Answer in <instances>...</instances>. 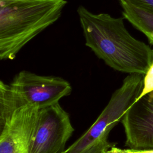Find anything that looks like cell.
Wrapping results in <instances>:
<instances>
[{"label":"cell","mask_w":153,"mask_h":153,"mask_svg":"<svg viewBox=\"0 0 153 153\" xmlns=\"http://www.w3.org/2000/svg\"><path fill=\"white\" fill-rule=\"evenodd\" d=\"M109 133V131H106L103 133L96 141L80 153H108V151L115 145L114 143L108 140Z\"/></svg>","instance_id":"obj_9"},{"label":"cell","mask_w":153,"mask_h":153,"mask_svg":"<svg viewBox=\"0 0 153 153\" xmlns=\"http://www.w3.org/2000/svg\"><path fill=\"white\" fill-rule=\"evenodd\" d=\"M123 17L142 32L153 45V12L127 0H120Z\"/></svg>","instance_id":"obj_8"},{"label":"cell","mask_w":153,"mask_h":153,"mask_svg":"<svg viewBox=\"0 0 153 153\" xmlns=\"http://www.w3.org/2000/svg\"><path fill=\"white\" fill-rule=\"evenodd\" d=\"M74 131L68 113L59 103L39 109L30 153H65Z\"/></svg>","instance_id":"obj_6"},{"label":"cell","mask_w":153,"mask_h":153,"mask_svg":"<svg viewBox=\"0 0 153 153\" xmlns=\"http://www.w3.org/2000/svg\"><path fill=\"white\" fill-rule=\"evenodd\" d=\"M144 75L137 74L127 75L121 87L112 94L108 103L93 124L67 148L65 153H80L103 133L110 132L140 94Z\"/></svg>","instance_id":"obj_4"},{"label":"cell","mask_w":153,"mask_h":153,"mask_svg":"<svg viewBox=\"0 0 153 153\" xmlns=\"http://www.w3.org/2000/svg\"><path fill=\"white\" fill-rule=\"evenodd\" d=\"M39 109L20 105L0 86V153H30Z\"/></svg>","instance_id":"obj_3"},{"label":"cell","mask_w":153,"mask_h":153,"mask_svg":"<svg viewBox=\"0 0 153 153\" xmlns=\"http://www.w3.org/2000/svg\"><path fill=\"white\" fill-rule=\"evenodd\" d=\"M66 0H0V59L20 50L60 17Z\"/></svg>","instance_id":"obj_2"},{"label":"cell","mask_w":153,"mask_h":153,"mask_svg":"<svg viewBox=\"0 0 153 153\" xmlns=\"http://www.w3.org/2000/svg\"><path fill=\"white\" fill-rule=\"evenodd\" d=\"M152 91H153V62L151 63L149 69L144 75L143 89L140 94L136 101Z\"/></svg>","instance_id":"obj_10"},{"label":"cell","mask_w":153,"mask_h":153,"mask_svg":"<svg viewBox=\"0 0 153 153\" xmlns=\"http://www.w3.org/2000/svg\"><path fill=\"white\" fill-rule=\"evenodd\" d=\"M9 87L22 105H30L39 110L59 103L72 90L71 84L61 77L39 75L25 70L15 75Z\"/></svg>","instance_id":"obj_5"},{"label":"cell","mask_w":153,"mask_h":153,"mask_svg":"<svg viewBox=\"0 0 153 153\" xmlns=\"http://www.w3.org/2000/svg\"><path fill=\"white\" fill-rule=\"evenodd\" d=\"M121 121L126 146L133 149H153V91L134 102Z\"/></svg>","instance_id":"obj_7"},{"label":"cell","mask_w":153,"mask_h":153,"mask_svg":"<svg viewBox=\"0 0 153 153\" xmlns=\"http://www.w3.org/2000/svg\"><path fill=\"white\" fill-rule=\"evenodd\" d=\"M153 12V0H127Z\"/></svg>","instance_id":"obj_11"},{"label":"cell","mask_w":153,"mask_h":153,"mask_svg":"<svg viewBox=\"0 0 153 153\" xmlns=\"http://www.w3.org/2000/svg\"><path fill=\"white\" fill-rule=\"evenodd\" d=\"M77 13L85 44L99 59L115 71L145 75L153 62V49L130 35L124 17L94 14L81 5Z\"/></svg>","instance_id":"obj_1"}]
</instances>
